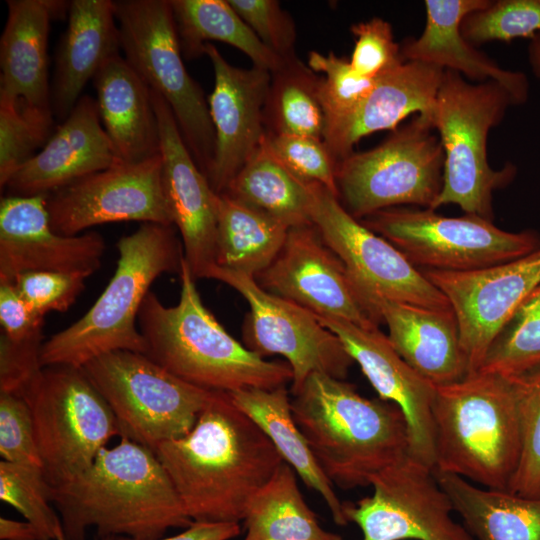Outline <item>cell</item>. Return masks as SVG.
Instances as JSON below:
<instances>
[{
    "instance_id": "cell-35",
    "label": "cell",
    "mask_w": 540,
    "mask_h": 540,
    "mask_svg": "<svg viewBox=\"0 0 540 540\" xmlns=\"http://www.w3.org/2000/svg\"><path fill=\"white\" fill-rule=\"evenodd\" d=\"M222 194H227L290 228L312 224L308 183L289 172L272 155L264 140Z\"/></svg>"
},
{
    "instance_id": "cell-44",
    "label": "cell",
    "mask_w": 540,
    "mask_h": 540,
    "mask_svg": "<svg viewBox=\"0 0 540 540\" xmlns=\"http://www.w3.org/2000/svg\"><path fill=\"white\" fill-rule=\"evenodd\" d=\"M350 30L355 45L349 62L359 75L376 79L405 62L386 20L375 17L352 25Z\"/></svg>"
},
{
    "instance_id": "cell-13",
    "label": "cell",
    "mask_w": 540,
    "mask_h": 540,
    "mask_svg": "<svg viewBox=\"0 0 540 540\" xmlns=\"http://www.w3.org/2000/svg\"><path fill=\"white\" fill-rule=\"evenodd\" d=\"M205 278L239 292L250 311L243 327L245 346L265 358L283 356L292 370V393L313 373L344 380L354 361L340 339L308 309L266 291L253 276L218 265Z\"/></svg>"
},
{
    "instance_id": "cell-20",
    "label": "cell",
    "mask_w": 540,
    "mask_h": 540,
    "mask_svg": "<svg viewBox=\"0 0 540 540\" xmlns=\"http://www.w3.org/2000/svg\"><path fill=\"white\" fill-rule=\"evenodd\" d=\"M204 54L214 72L208 106L215 132V157L208 180L212 189L222 194L264 140V106L271 73L254 66L235 67L211 43L206 44Z\"/></svg>"
},
{
    "instance_id": "cell-43",
    "label": "cell",
    "mask_w": 540,
    "mask_h": 540,
    "mask_svg": "<svg viewBox=\"0 0 540 540\" xmlns=\"http://www.w3.org/2000/svg\"><path fill=\"white\" fill-rule=\"evenodd\" d=\"M264 143L272 155L299 180L318 183L339 198L336 184L337 161L324 140L266 132Z\"/></svg>"
},
{
    "instance_id": "cell-36",
    "label": "cell",
    "mask_w": 540,
    "mask_h": 540,
    "mask_svg": "<svg viewBox=\"0 0 540 540\" xmlns=\"http://www.w3.org/2000/svg\"><path fill=\"white\" fill-rule=\"evenodd\" d=\"M318 83L319 77L296 55L271 72L264 106L266 132L323 140L326 118Z\"/></svg>"
},
{
    "instance_id": "cell-11",
    "label": "cell",
    "mask_w": 540,
    "mask_h": 540,
    "mask_svg": "<svg viewBox=\"0 0 540 540\" xmlns=\"http://www.w3.org/2000/svg\"><path fill=\"white\" fill-rule=\"evenodd\" d=\"M81 369L113 412L120 436L152 450L186 435L214 392L133 351L104 354Z\"/></svg>"
},
{
    "instance_id": "cell-51",
    "label": "cell",
    "mask_w": 540,
    "mask_h": 540,
    "mask_svg": "<svg viewBox=\"0 0 540 540\" xmlns=\"http://www.w3.org/2000/svg\"><path fill=\"white\" fill-rule=\"evenodd\" d=\"M1 540H38L35 528L27 521L0 518Z\"/></svg>"
},
{
    "instance_id": "cell-29",
    "label": "cell",
    "mask_w": 540,
    "mask_h": 540,
    "mask_svg": "<svg viewBox=\"0 0 540 540\" xmlns=\"http://www.w3.org/2000/svg\"><path fill=\"white\" fill-rule=\"evenodd\" d=\"M93 83L101 122L118 159L135 163L159 154L151 89L125 58L118 54L108 59Z\"/></svg>"
},
{
    "instance_id": "cell-31",
    "label": "cell",
    "mask_w": 540,
    "mask_h": 540,
    "mask_svg": "<svg viewBox=\"0 0 540 540\" xmlns=\"http://www.w3.org/2000/svg\"><path fill=\"white\" fill-rule=\"evenodd\" d=\"M434 472L474 539L540 540V497L478 487L462 477Z\"/></svg>"
},
{
    "instance_id": "cell-17",
    "label": "cell",
    "mask_w": 540,
    "mask_h": 540,
    "mask_svg": "<svg viewBox=\"0 0 540 540\" xmlns=\"http://www.w3.org/2000/svg\"><path fill=\"white\" fill-rule=\"evenodd\" d=\"M254 278L266 291L318 316L367 329L378 328L381 322L313 224L291 227L276 258Z\"/></svg>"
},
{
    "instance_id": "cell-33",
    "label": "cell",
    "mask_w": 540,
    "mask_h": 540,
    "mask_svg": "<svg viewBox=\"0 0 540 540\" xmlns=\"http://www.w3.org/2000/svg\"><path fill=\"white\" fill-rule=\"evenodd\" d=\"M182 54L197 58L208 41H221L246 54L254 67L276 71L284 62L267 48L227 0H169Z\"/></svg>"
},
{
    "instance_id": "cell-7",
    "label": "cell",
    "mask_w": 540,
    "mask_h": 540,
    "mask_svg": "<svg viewBox=\"0 0 540 540\" xmlns=\"http://www.w3.org/2000/svg\"><path fill=\"white\" fill-rule=\"evenodd\" d=\"M510 105L512 98L500 83H471L444 70L431 117L444 151L442 189L432 210L455 204L465 214L493 221V192L513 180L516 168H491L487 138Z\"/></svg>"
},
{
    "instance_id": "cell-42",
    "label": "cell",
    "mask_w": 540,
    "mask_h": 540,
    "mask_svg": "<svg viewBox=\"0 0 540 540\" xmlns=\"http://www.w3.org/2000/svg\"><path fill=\"white\" fill-rule=\"evenodd\" d=\"M308 67L323 76L319 77L318 94L326 122L354 110L370 93L377 80L359 75L352 69L348 59L332 52L328 55L310 52Z\"/></svg>"
},
{
    "instance_id": "cell-4",
    "label": "cell",
    "mask_w": 540,
    "mask_h": 540,
    "mask_svg": "<svg viewBox=\"0 0 540 540\" xmlns=\"http://www.w3.org/2000/svg\"><path fill=\"white\" fill-rule=\"evenodd\" d=\"M180 297L165 306L151 291L138 314L145 355L179 379L209 391L274 389L292 382L288 363L268 361L234 339L204 306L184 256Z\"/></svg>"
},
{
    "instance_id": "cell-3",
    "label": "cell",
    "mask_w": 540,
    "mask_h": 540,
    "mask_svg": "<svg viewBox=\"0 0 540 540\" xmlns=\"http://www.w3.org/2000/svg\"><path fill=\"white\" fill-rule=\"evenodd\" d=\"M293 396L294 420L333 485H370L410 455L408 425L394 403L366 398L354 385L321 373L311 374Z\"/></svg>"
},
{
    "instance_id": "cell-39",
    "label": "cell",
    "mask_w": 540,
    "mask_h": 540,
    "mask_svg": "<svg viewBox=\"0 0 540 540\" xmlns=\"http://www.w3.org/2000/svg\"><path fill=\"white\" fill-rule=\"evenodd\" d=\"M54 118L0 99V186L43 148L51 137Z\"/></svg>"
},
{
    "instance_id": "cell-52",
    "label": "cell",
    "mask_w": 540,
    "mask_h": 540,
    "mask_svg": "<svg viewBox=\"0 0 540 540\" xmlns=\"http://www.w3.org/2000/svg\"><path fill=\"white\" fill-rule=\"evenodd\" d=\"M528 60L533 74L540 79V33L531 39L528 46Z\"/></svg>"
},
{
    "instance_id": "cell-2",
    "label": "cell",
    "mask_w": 540,
    "mask_h": 540,
    "mask_svg": "<svg viewBox=\"0 0 540 540\" xmlns=\"http://www.w3.org/2000/svg\"><path fill=\"white\" fill-rule=\"evenodd\" d=\"M120 437L83 473L51 487L67 540H85L91 526L98 537L158 539L193 523L154 451Z\"/></svg>"
},
{
    "instance_id": "cell-30",
    "label": "cell",
    "mask_w": 540,
    "mask_h": 540,
    "mask_svg": "<svg viewBox=\"0 0 540 540\" xmlns=\"http://www.w3.org/2000/svg\"><path fill=\"white\" fill-rule=\"evenodd\" d=\"M228 395L233 404L263 431L283 461L292 467L306 486L323 498L333 521L341 526L346 525L343 502L295 422L285 386L274 389L247 388L229 392Z\"/></svg>"
},
{
    "instance_id": "cell-47",
    "label": "cell",
    "mask_w": 540,
    "mask_h": 540,
    "mask_svg": "<svg viewBox=\"0 0 540 540\" xmlns=\"http://www.w3.org/2000/svg\"><path fill=\"white\" fill-rule=\"evenodd\" d=\"M260 41L282 59L295 56V25L275 0H227Z\"/></svg>"
},
{
    "instance_id": "cell-5",
    "label": "cell",
    "mask_w": 540,
    "mask_h": 540,
    "mask_svg": "<svg viewBox=\"0 0 540 540\" xmlns=\"http://www.w3.org/2000/svg\"><path fill=\"white\" fill-rule=\"evenodd\" d=\"M434 471L508 490L521 456L513 379L476 371L435 386Z\"/></svg>"
},
{
    "instance_id": "cell-8",
    "label": "cell",
    "mask_w": 540,
    "mask_h": 540,
    "mask_svg": "<svg viewBox=\"0 0 540 540\" xmlns=\"http://www.w3.org/2000/svg\"><path fill=\"white\" fill-rule=\"evenodd\" d=\"M114 12L124 58L169 105L198 167L208 179L215 132L208 100L183 63L169 0H117Z\"/></svg>"
},
{
    "instance_id": "cell-22",
    "label": "cell",
    "mask_w": 540,
    "mask_h": 540,
    "mask_svg": "<svg viewBox=\"0 0 540 540\" xmlns=\"http://www.w3.org/2000/svg\"><path fill=\"white\" fill-rule=\"evenodd\" d=\"M316 316L340 339L379 398L401 409L409 429L410 456L434 469L435 386L397 353L379 328L367 329L340 318Z\"/></svg>"
},
{
    "instance_id": "cell-21",
    "label": "cell",
    "mask_w": 540,
    "mask_h": 540,
    "mask_svg": "<svg viewBox=\"0 0 540 540\" xmlns=\"http://www.w3.org/2000/svg\"><path fill=\"white\" fill-rule=\"evenodd\" d=\"M158 119L162 182L173 225L180 231L184 259L194 279L216 264L217 199L198 167L167 102L151 90Z\"/></svg>"
},
{
    "instance_id": "cell-34",
    "label": "cell",
    "mask_w": 540,
    "mask_h": 540,
    "mask_svg": "<svg viewBox=\"0 0 540 540\" xmlns=\"http://www.w3.org/2000/svg\"><path fill=\"white\" fill-rule=\"evenodd\" d=\"M243 520V540H344L320 526L299 490L296 472L284 461L251 498Z\"/></svg>"
},
{
    "instance_id": "cell-24",
    "label": "cell",
    "mask_w": 540,
    "mask_h": 540,
    "mask_svg": "<svg viewBox=\"0 0 540 540\" xmlns=\"http://www.w3.org/2000/svg\"><path fill=\"white\" fill-rule=\"evenodd\" d=\"M444 69L405 61L379 76L366 98L350 113L326 122L324 142L338 162L361 138L391 130L416 113L431 120Z\"/></svg>"
},
{
    "instance_id": "cell-14",
    "label": "cell",
    "mask_w": 540,
    "mask_h": 540,
    "mask_svg": "<svg viewBox=\"0 0 540 540\" xmlns=\"http://www.w3.org/2000/svg\"><path fill=\"white\" fill-rule=\"evenodd\" d=\"M310 219L325 244L340 258L364 297L383 298L437 310H452L447 298L388 240L343 207L318 183H308Z\"/></svg>"
},
{
    "instance_id": "cell-1",
    "label": "cell",
    "mask_w": 540,
    "mask_h": 540,
    "mask_svg": "<svg viewBox=\"0 0 540 540\" xmlns=\"http://www.w3.org/2000/svg\"><path fill=\"white\" fill-rule=\"evenodd\" d=\"M193 521L239 522L282 457L228 393L214 391L192 429L153 450Z\"/></svg>"
},
{
    "instance_id": "cell-19",
    "label": "cell",
    "mask_w": 540,
    "mask_h": 540,
    "mask_svg": "<svg viewBox=\"0 0 540 540\" xmlns=\"http://www.w3.org/2000/svg\"><path fill=\"white\" fill-rule=\"evenodd\" d=\"M48 194L10 195L0 202V284L26 272H77L92 275L101 266L103 237L94 231L65 236L55 232Z\"/></svg>"
},
{
    "instance_id": "cell-53",
    "label": "cell",
    "mask_w": 540,
    "mask_h": 540,
    "mask_svg": "<svg viewBox=\"0 0 540 540\" xmlns=\"http://www.w3.org/2000/svg\"><path fill=\"white\" fill-rule=\"evenodd\" d=\"M57 540H67L64 533H62ZM97 540H115V537L107 536V537H98Z\"/></svg>"
},
{
    "instance_id": "cell-23",
    "label": "cell",
    "mask_w": 540,
    "mask_h": 540,
    "mask_svg": "<svg viewBox=\"0 0 540 540\" xmlns=\"http://www.w3.org/2000/svg\"><path fill=\"white\" fill-rule=\"evenodd\" d=\"M120 160L101 122L96 100L82 95L47 143L9 180L13 195L49 194Z\"/></svg>"
},
{
    "instance_id": "cell-49",
    "label": "cell",
    "mask_w": 540,
    "mask_h": 540,
    "mask_svg": "<svg viewBox=\"0 0 540 540\" xmlns=\"http://www.w3.org/2000/svg\"><path fill=\"white\" fill-rule=\"evenodd\" d=\"M0 323L2 335L13 342L42 336L44 316L35 312L13 283L0 284Z\"/></svg>"
},
{
    "instance_id": "cell-18",
    "label": "cell",
    "mask_w": 540,
    "mask_h": 540,
    "mask_svg": "<svg viewBox=\"0 0 540 540\" xmlns=\"http://www.w3.org/2000/svg\"><path fill=\"white\" fill-rule=\"evenodd\" d=\"M421 271L450 303L469 373H473L480 369L499 330L540 285V248L473 271Z\"/></svg>"
},
{
    "instance_id": "cell-16",
    "label": "cell",
    "mask_w": 540,
    "mask_h": 540,
    "mask_svg": "<svg viewBox=\"0 0 540 540\" xmlns=\"http://www.w3.org/2000/svg\"><path fill=\"white\" fill-rule=\"evenodd\" d=\"M53 230L75 236L104 223L140 221L173 226L162 182V156L113 166L48 194Z\"/></svg>"
},
{
    "instance_id": "cell-9",
    "label": "cell",
    "mask_w": 540,
    "mask_h": 540,
    "mask_svg": "<svg viewBox=\"0 0 540 540\" xmlns=\"http://www.w3.org/2000/svg\"><path fill=\"white\" fill-rule=\"evenodd\" d=\"M443 171L440 138L430 119L416 115L380 145L336 163L339 200L358 220L399 205L431 209Z\"/></svg>"
},
{
    "instance_id": "cell-25",
    "label": "cell",
    "mask_w": 540,
    "mask_h": 540,
    "mask_svg": "<svg viewBox=\"0 0 540 540\" xmlns=\"http://www.w3.org/2000/svg\"><path fill=\"white\" fill-rule=\"evenodd\" d=\"M0 39V99L53 117L47 44L52 20L68 14L70 1L8 0Z\"/></svg>"
},
{
    "instance_id": "cell-38",
    "label": "cell",
    "mask_w": 540,
    "mask_h": 540,
    "mask_svg": "<svg viewBox=\"0 0 540 540\" xmlns=\"http://www.w3.org/2000/svg\"><path fill=\"white\" fill-rule=\"evenodd\" d=\"M0 499L14 507L37 531L38 540H57L64 533L51 507V485L41 467L0 462Z\"/></svg>"
},
{
    "instance_id": "cell-32",
    "label": "cell",
    "mask_w": 540,
    "mask_h": 540,
    "mask_svg": "<svg viewBox=\"0 0 540 540\" xmlns=\"http://www.w3.org/2000/svg\"><path fill=\"white\" fill-rule=\"evenodd\" d=\"M289 229L227 194H218L216 265L256 277L276 258Z\"/></svg>"
},
{
    "instance_id": "cell-41",
    "label": "cell",
    "mask_w": 540,
    "mask_h": 540,
    "mask_svg": "<svg viewBox=\"0 0 540 540\" xmlns=\"http://www.w3.org/2000/svg\"><path fill=\"white\" fill-rule=\"evenodd\" d=\"M521 432V456L509 491L540 497V368L511 377Z\"/></svg>"
},
{
    "instance_id": "cell-46",
    "label": "cell",
    "mask_w": 540,
    "mask_h": 540,
    "mask_svg": "<svg viewBox=\"0 0 540 540\" xmlns=\"http://www.w3.org/2000/svg\"><path fill=\"white\" fill-rule=\"evenodd\" d=\"M89 275L77 272L36 271L18 275L13 284L38 314L64 312L75 302Z\"/></svg>"
},
{
    "instance_id": "cell-28",
    "label": "cell",
    "mask_w": 540,
    "mask_h": 540,
    "mask_svg": "<svg viewBox=\"0 0 540 540\" xmlns=\"http://www.w3.org/2000/svg\"><path fill=\"white\" fill-rule=\"evenodd\" d=\"M55 57L50 86L53 116L64 121L102 65L120 54V32L111 0H72Z\"/></svg>"
},
{
    "instance_id": "cell-40",
    "label": "cell",
    "mask_w": 540,
    "mask_h": 540,
    "mask_svg": "<svg viewBox=\"0 0 540 540\" xmlns=\"http://www.w3.org/2000/svg\"><path fill=\"white\" fill-rule=\"evenodd\" d=\"M464 39L476 47L490 41L534 38L540 33V0H497L468 14L461 23Z\"/></svg>"
},
{
    "instance_id": "cell-12",
    "label": "cell",
    "mask_w": 540,
    "mask_h": 540,
    "mask_svg": "<svg viewBox=\"0 0 540 540\" xmlns=\"http://www.w3.org/2000/svg\"><path fill=\"white\" fill-rule=\"evenodd\" d=\"M435 211L394 207L360 221L420 270L473 271L540 248V234L534 230L508 232L474 214L446 217Z\"/></svg>"
},
{
    "instance_id": "cell-6",
    "label": "cell",
    "mask_w": 540,
    "mask_h": 540,
    "mask_svg": "<svg viewBox=\"0 0 540 540\" xmlns=\"http://www.w3.org/2000/svg\"><path fill=\"white\" fill-rule=\"evenodd\" d=\"M116 246L119 258L108 285L79 320L43 343L42 367L82 368L119 350L146 353L137 326L141 305L160 275L179 273L184 255L173 227L156 223H142Z\"/></svg>"
},
{
    "instance_id": "cell-26",
    "label": "cell",
    "mask_w": 540,
    "mask_h": 540,
    "mask_svg": "<svg viewBox=\"0 0 540 540\" xmlns=\"http://www.w3.org/2000/svg\"><path fill=\"white\" fill-rule=\"evenodd\" d=\"M490 0H426V24L417 38L400 44L404 61H418L458 72L477 83L496 81L510 94L513 105L525 103L529 82L522 72L501 68L493 59L478 51L461 34L462 20L482 9Z\"/></svg>"
},
{
    "instance_id": "cell-45",
    "label": "cell",
    "mask_w": 540,
    "mask_h": 540,
    "mask_svg": "<svg viewBox=\"0 0 540 540\" xmlns=\"http://www.w3.org/2000/svg\"><path fill=\"white\" fill-rule=\"evenodd\" d=\"M0 454L7 462L42 468L30 406L13 393L0 392Z\"/></svg>"
},
{
    "instance_id": "cell-48",
    "label": "cell",
    "mask_w": 540,
    "mask_h": 540,
    "mask_svg": "<svg viewBox=\"0 0 540 540\" xmlns=\"http://www.w3.org/2000/svg\"><path fill=\"white\" fill-rule=\"evenodd\" d=\"M42 336L13 342L1 334L0 392L22 395L42 370Z\"/></svg>"
},
{
    "instance_id": "cell-37",
    "label": "cell",
    "mask_w": 540,
    "mask_h": 540,
    "mask_svg": "<svg viewBox=\"0 0 540 540\" xmlns=\"http://www.w3.org/2000/svg\"><path fill=\"white\" fill-rule=\"evenodd\" d=\"M539 368L540 285L499 330L478 371L519 377Z\"/></svg>"
},
{
    "instance_id": "cell-10",
    "label": "cell",
    "mask_w": 540,
    "mask_h": 540,
    "mask_svg": "<svg viewBox=\"0 0 540 540\" xmlns=\"http://www.w3.org/2000/svg\"><path fill=\"white\" fill-rule=\"evenodd\" d=\"M29 404L44 476L51 487L85 470L114 436L110 407L81 368L43 367L21 395Z\"/></svg>"
},
{
    "instance_id": "cell-50",
    "label": "cell",
    "mask_w": 540,
    "mask_h": 540,
    "mask_svg": "<svg viewBox=\"0 0 540 540\" xmlns=\"http://www.w3.org/2000/svg\"><path fill=\"white\" fill-rule=\"evenodd\" d=\"M241 532L237 522H206L193 521L181 533L171 537H161L148 540H230L238 536ZM115 540H144L125 536L115 537Z\"/></svg>"
},
{
    "instance_id": "cell-27",
    "label": "cell",
    "mask_w": 540,
    "mask_h": 540,
    "mask_svg": "<svg viewBox=\"0 0 540 540\" xmlns=\"http://www.w3.org/2000/svg\"><path fill=\"white\" fill-rule=\"evenodd\" d=\"M364 298L386 324L397 353L427 381L441 386L469 374L453 310L425 308L375 294Z\"/></svg>"
},
{
    "instance_id": "cell-15",
    "label": "cell",
    "mask_w": 540,
    "mask_h": 540,
    "mask_svg": "<svg viewBox=\"0 0 540 540\" xmlns=\"http://www.w3.org/2000/svg\"><path fill=\"white\" fill-rule=\"evenodd\" d=\"M371 496L344 502L343 514L362 540H475L453 517L434 469L408 456L376 474Z\"/></svg>"
}]
</instances>
